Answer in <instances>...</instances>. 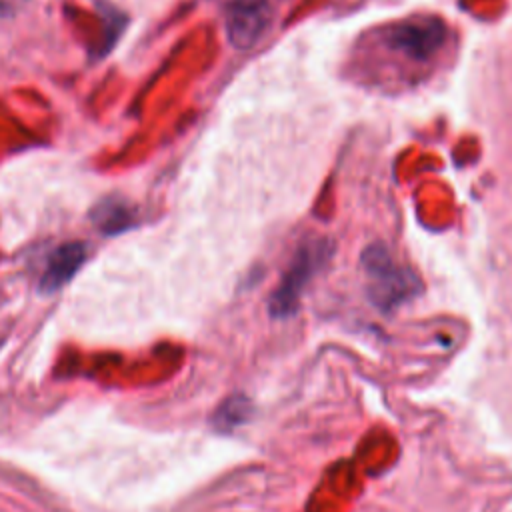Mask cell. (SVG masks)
Returning <instances> with one entry per match:
<instances>
[{
    "mask_svg": "<svg viewBox=\"0 0 512 512\" xmlns=\"http://www.w3.org/2000/svg\"><path fill=\"white\" fill-rule=\"evenodd\" d=\"M360 264L366 278V296L380 312H392L422 292L416 272L400 264L380 242L362 252Z\"/></svg>",
    "mask_w": 512,
    "mask_h": 512,
    "instance_id": "obj_1",
    "label": "cell"
},
{
    "mask_svg": "<svg viewBox=\"0 0 512 512\" xmlns=\"http://www.w3.org/2000/svg\"><path fill=\"white\" fill-rule=\"evenodd\" d=\"M332 244L326 238H312L304 242L290 260V266L282 274L278 286L268 298V312L276 320H284L296 314L300 298L314 274L328 262Z\"/></svg>",
    "mask_w": 512,
    "mask_h": 512,
    "instance_id": "obj_2",
    "label": "cell"
},
{
    "mask_svg": "<svg viewBox=\"0 0 512 512\" xmlns=\"http://www.w3.org/2000/svg\"><path fill=\"white\" fill-rule=\"evenodd\" d=\"M446 24L434 16H420L398 22L386 32V46L414 62H424L434 56L446 42Z\"/></svg>",
    "mask_w": 512,
    "mask_h": 512,
    "instance_id": "obj_3",
    "label": "cell"
},
{
    "mask_svg": "<svg viewBox=\"0 0 512 512\" xmlns=\"http://www.w3.org/2000/svg\"><path fill=\"white\" fill-rule=\"evenodd\" d=\"M272 22L270 0H230L224 10L226 38L236 50L254 48Z\"/></svg>",
    "mask_w": 512,
    "mask_h": 512,
    "instance_id": "obj_4",
    "label": "cell"
},
{
    "mask_svg": "<svg viewBox=\"0 0 512 512\" xmlns=\"http://www.w3.org/2000/svg\"><path fill=\"white\" fill-rule=\"evenodd\" d=\"M86 260V244L84 242H66L58 246L46 262V268L40 276L38 290L42 294H52L66 286L72 276L80 270Z\"/></svg>",
    "mask_w": 512,
    "mask_h": 512,
    "instance_id": "obj_5",
    "label": "cell"
},
{
    "mask_svg": "<svg viewBox=\"0 0 512 512\" xmlns=\"http://www.w3.org/2000/svg\"><path fill=\"white\" fill-rule=\"evenodd\" d=\"M92 226L104 234V236H114L130 230L136 222V212L128 204V200L118 198V196H108L96 202L88 214Z\"/></svg>",
    "mask_w": 512,
    "mask_h": 512,
    "instance_id": "obj_6",
    "label": "cell"
},
{
    "mask_svg": "<svg viewBox=\"0 0 512 512\" xmlns=\"http://www.w3.org/2000/svg\"><path fill=\"white\" fill-rule=\"evenodd\" d=\"M252 414V402L246 394H232L228 396L214 412L212 424L220 432H230L244 424Z\"/></svg>",
    "mask_w": 512,
    "mask_h": 512,
    "instance_id": "obj_7",
    "label": "cell"
},
{
    "mask_svg": "<svg viewBox=\"0 0 512 512\" xmlns=\"http://www.w3.org/2000/svg\"><path fill=\"white\" fill-rule=\"evenodd\" d=\"M102 14H104V24H106V34H104V40H102V46L98 50L100 56H104L118 40V36L122 34L124 30V24H126V16L120 14L114 6L110 4H104L102 8Z\"/></svg>",
    "mask_w": 512,
    "mask_h": 512,
    "instance_id": "obj_8",
    "label": "cell"
}]
</instances>
